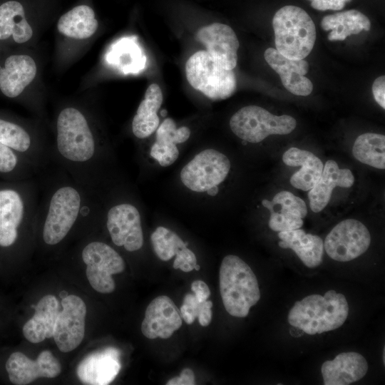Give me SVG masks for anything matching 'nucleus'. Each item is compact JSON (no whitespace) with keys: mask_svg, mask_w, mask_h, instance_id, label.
<instances>
[{"mask_svg":"<svg viewBox=\"0 0 385 385\" xmlns=\"http://www.w3.org/2000/svg\"><path fill=\"white\" fill-rule=\"evenodd\" d=\"M191 289L196 299L202 302L208 299L210 290L207 284L202 280H195L191 284Z\"/></svg>","mask_w":385,"mask_h":385,"instance_id":"obj_41","label":"nucleus"},{"mask_svg":"<svg viewBox=\"0 0 385 385\" xmlns=\"http://www.w3.org/2000/svg\"><path fill=\"white\" fill-rule=\"evenodd\" d=\"M81 259L86 265V277L91 287L103 294L111 293L115 288L112 275L124 271L123 257L104 242H88L81 250Z\"/></svg>","mask_w":385,"mask_h":385,"instance_id":"obj_10","label":"nucleus"},{"mask_svg":"<svg viewBox=\"0 0 385 385\" xmlns=\"http://www.w3.org/2000/svg\"><path fill=\"white\" fill-rule=\"evenodd\" d=\"M150 241L156 255L163 261L172 259L187 243L174 232L158 227L150 235Z\"/></svg>","mask_w":385,"mask_h":385,"instance_id":"obj_33","label":"nucleus"},{"mask_svg":"<svg viewBox=\"0 0 385 385\" xmlns=\"http://www.w3.org/2000/svg\"><path fill=\"white\" fill-rule=\"evenodd\" d=\"M262 204L270 212V228L278 232L301 228L307 214L305 202L289 191L277 193L271 201L264 199Z\"/></svg>","mask_w":385,"mask_h":385,"instance_id":"obj_18","label":"nucleus"},{"mask_svg":"<svg viewBox=\"0 0 385 385\" xmlns=\"http://www.w3.org/2000/svg\"><path fill=\"white\" fill-rule=\"evenodd\" d=\"M49 154L51 163L57 168L80 183L99 191L105 151L90 108L68 103L57 109Z\"/></svg>","mask_w":385,"mask_h":385,"instance_id":"obj_1","label":"nucleus"},{"mask_svg":"<svg viewBox=\"0 0 385 385\" xmlns=\"http://www.w3.org/2000/svg\"><path fill=\"white\" fill-rule=\"evenodd\" d=\"M38 173L24 156L0 143V180H26Z\"/></svg>","mask_w":385,"mask_h":385,"instance_id":"obj_32","label":"nucleus"},{"mask_svg":"<svg viewBox=\"0 0 385 385\" xmlns=\"http://www.w3.org/2000/svg\"><path fill=\"white\" fill-rule=\"evenodd\" d=\"M190 135V130L186 126L177 128L175 122L170 118H165L156 129V139L174 143L185 142Z\"/></svg>","mask_w":385,"mask_h":385,"instance_id":"obj_34","label":"nucleus"},{"mask_svg":"<svg viewBox=\"0 0 385 385\" xmlns=\"http://www.w3.org/2000/svg\"><path fill=\"white\" fill-rule=\"evenodd\" d=\"M220 291L222 303L230 315L246 317L261 294L257 277L240 257L225 256L220 268Z\"/></svg>","mask_w":385,"mask_h":385,"instance_id":"obj_5","label":"nucleus"},{"mask_svg":"<svg viewBox=\"0 0 385 385\" xmlns=\"http://www.w3.org/2000/svg\"><path fill=\"white\" fill-rule=\"evenodd\" d=\"M150 155L161 166L167 167L177 160L179 150L175 143L156 139L150 148Z\"/></svg>","mask_w":385,"mask_h":385,"instance_id":"obj_35","label":"nucleus"},{"mask_svg":"<svg viewBox=\"0 0 385 385\" xmlns=\"http://www.w3.org/2000/svg\"><path fill=\"white\" fill-rule=\"evenodd\" d=\"M202 303L203 302H199L193 294L188 293L185 296L180 312L185 323L191 324L195 322L198 317Z\"/></svg>","mask_w":385,"mask_h":385,"instance_id":"obj_36","label":"nucleus"},{"mask_svg":"<svg viewBox=\"0 0 385 385\" xmlns=\"http://www.w3.org/2000/svg\"><path fill=\"white\" fill-rule=\"evenodd\" d=\"M312 8L319 10H341L351 0H310Z\"/></svg>","mask_w":385,"mask_h":385,"instance_id":"obj_38","label":"nucleus"},{"mask_svg":"<svg viewBox=\"0 0 385 385\" xmlns=\"http://www.w3.org/2000/svg\"><path fill=\"white\" fill-rule=\"evenodd\" d=\"M175 256L173 262L175 269H180L185 272H188L192 271L197 265L195 255L187 247L180 250Z\"/></svg>","mask_w":385,"mask_h":385,"instance_id":"obj_37","label":"nucleus"},{"mask_svg":"<svg viewBox=\"0 0 385 385\" xmlns=\"http://www.w3.org/2000/svg\"><path fill=\"white\" fill-rule=\"evenodd\" d=\"M297 125L288 115H275L257 106H247L237 111L230 120L233 133L240 139L257 143L270 135H287Z\"/></svg>","mask_w":385,"mask_h":385,"instance_id":"obj_9","label":"nucleus"},{"mask_svg":"<svg viewBox=\"0 0 385 385\" xmlns=\"http://www.w3.org/2000/svg\"><path fill=\"white\" fill-rule=\"evenodd\" d=\"M219 191V188L217 186H215V187H213L210 189H209L207 192L208 195H211V196H215L217 192Z\"/></svg>","mask_w":385,"mask_h":385,"instance_id":"obj_43","label":"nucleus"},{"mask_svg":"<svg viewBox=\"0 0 385 385\" xmlns=\"http://www.w3.org/2000/svg\"><path fill=\"white\" fill-rule=\"evenodd\" d=\"M230 168V161L225 154L215 149H206L182 168L180 177L187 188L203 192L222 183Z\"/></svg>","mask_w":385,"mask_h":385,"instance_id":"obj_11","label":"nucleus"},{"mask_svg":"<svg viewBox=\"0 0 385 385\" xmlns=\"http://www.w3.org/2000/svg\"><path fill=\"white\" fill-rule=\"evenodd\" d=\"M321 26L324 31H331L328 35L329 41H344L349 36L358 34L362 30L369 31L371 23L364 14L351 9L325 16Z\"/></svg>","mask_w":385,"mask_h":385,"instance_id":"obj_30","label":"nucleus"},{"mask_svg":"<svg viewBox=\"0 0 385 385\" xmlns=\"http://www.w3.org/2000/svg\"><path fill=\"white\" fill-rule=\"evenodd\" d=\"M37 73L38 66L31 56L10 55L0 67V91L7 98H18L33 83Z\"/></svg>","mask_w":385,"mask_h":385,"instance_id":"obj_19","label":"nucleus"},{"mask_svg":"<svg viewBox=\"0 0 385 385\" xmlns=\"http://www.w3.org/2000/svg\"><path fill=\"white\" fill-rule=\"evenodd\" d=\"M276 50L293 60L306 58L316 40L315 25L309 14L295 6L279 9L272 19Z\"/></svg>","mask_w":385,"mask_h":385,"instance_id":"obj_6","label":"nucleus"},{"mask_svg":"<svg viewBox=\"0 0 385 385\" xmlns=\"http://www.w3.org/2000/svg\"><path fill=\"white\" fill-rule=\"evenodd\" d=\"M163 101L162 91L156 83L150 84L145 91L131 124L133 135L139 139L149 137L159 126L158 111Z\"/></svg>","mask_w":385,"mask_h":385,"instance_id":"obj_29","label":"nucleus"},{"mask_svg":"<svg viewBox=\"0 0 385 385\" xmlns=\"http://www.w3.org/2000/svg\"><path fill=\"white\" fill-rule=\"evenodd\" d=\"M200 266L198 265H196L195 267H194V269L196 270L197 271H198L200 270Z\"/></svg>","mask_w":385,"mask_h":385,"instance_id":"obj_45","label":"nucleus"},{"mask_svg":"<svg viewBox=\"0 0 385 385\" xmlns=\"http://www.w3.org/2000/svg\"><path fill=\"white\" fill-rule=\"evenodd\" d=\"M371 244L367 227L355 219H346L335 225L327 235L324 249L337 262L351 261L363 255Z\"/></svg>","mask_w":385,"mask_h":385,"instance_id":"obj_12","label":"nucleus"},{"mask_svg":"<svg viewBox=\"0 0 385 385\" xmlns=\"http://www.w3.org/2000/svg\"><path fill=\"white\" fill-rule=\"evenodd\" d=\"M3 366L9 381L14 385H26L40 377L54 378L61 371L59 361L48 350L41 351L35 361L21 351H13Z\"/></svg>","mask_w":385,"mask_h":385,"instance_id":"obj_14","label":"nucleus"},{"mask_svg":"<svg viewBox=\"0 0 385 385\" xmlns=\"http://www.w3.org/2000/svg\"><path fill=\"white\" fill-rule=\"evenodd\" d=\"M0 143L42 171L51 163L49 141L36 125L0 115Z\"/></svg>","mask_w":385,"mask_h":385,"instance_id":"obj_7","label":"nucleus"},{"mask_svg":"<svg viewBox=\"0 0 385 385\" xmlns=\"http://www.w3.org/2000/svg\"><path fill=\"white\" fill-rule=\"evenodd\" d=\"M39 187L33 178L0 180V258H7L20 246L23 231L35 223Z\"/></svg>","mask_w":385,"mask_h":385,"instance_id":"obj_3","label":"nucleus"},{"mask_svg":"<svg viewBox=\"0 0 385 385\" xmlns=\"http://www.w3.org/2000/svg\"><path fill=\"white\" fill-rule=\"evenodd\" d=\"M185 74L192 87L212 100L230 97L237 87L233 70L218 64L206 51H198L188 58Z\"/></svg>","mask_w":385,"mask_h":385,"instance_id":"obj_8","label":"nucleus"},{"mask_svg":"<svg viewBox=\"0 0 385 385\" xmlns=\"http://www.w3.org/2000/svg\"><path fill=\"white\" fill-rule=\"evenodd\" d=\"M368 363L359 353L342 352L321 367L324 385H349L361 379L367 373Z\"/></svg>","mask_w":385,"mask_h":385,"instance_id":"obj_22","label":"nucleus"},{"mask_svg":"<svg viewBox=\"0 0 385 385\" xmlns=\"http://www.w3.org/2000/svg\"><path fill=\"white\" fill-rule=\"evenodd\" d=\"M278 237L281 240L279 246L292 250L306 267L315 268L321 265L324 242L318 235L307 234L299 228L279 232Z\"/></svg>","mask_w":385,"mask_h":385,"instance_id":"obj_25","label":"nucleus"},{"mask_svg":"<svg viewBox=\"0 0 385 385\" xmlns=\"http://www.w3.org/2000/svg\"><path fill=\"white\" fill-rule=\"evenodd\" d=\"M264 56L270 67L279 74L284 87L288 91L302 96L312 93V83L304 77L309 70L306 61L289 59L273 48H267Z\"/></svg>","mask_w":385,"mask_h":385,"instance_id":"obj_21","label":"nucleus"},{"mask_svg":"<svg viewBox=\"0 0 385 385\" xmlns=\"http://www.w3.org/2000/svg\"><path fill=\"white\" fill-rule=\"evenodd\" d=\"M46 176L38 200L35 223L41 225L44 245L61 243L80 222H90L101 212L99 191L86 187L57 168Z\"/></svg>","mask_w":385,"mask_h":385,"instance_id":"obj_2","label":"nucleus"},{"mask_svg":"<svg viewBox=\"0 0 385 385\" xmlns=\"http://www.w3.org/2000/svg\"><path fill=\"white\" fill-rule=\"evenodd\" d=\"M372 93L376 103L385 108V76H381L375 79L372 85Z\"/></svg>","mask_w":385,"mask_h":385,"instance_id":"obj_39","label":"nucleus"},{"mask_svg":"<svg viewBox=\"0 0 385 385\" xmlns=\"http://www.w3.org/2000/svg\"><path fill=\"white\" fill-rule=\"evenodd\" d=\"M34 36V29L28 21L24 8L17 1H9L0 6V41L12 40L24 44Z\"/></svg>","mask_w":385,"mask_h":385,"instance_id":"obj_28","label":"nucleus"},{"mask_svg":"<svg viewBox=\"0 0 385 385\" xmlns=\"http://www.w3.org/2000/svg\"><path fill=\"white\" fill-rule=\"evenodd\" d=\"M385 349H384V351H383V362L384 364L385 363V351H384Z\"/></svg>","mask_w":385,"mask_h":385,"instance_id":"obj_44","label":"nucleus"},{"mask_svg":"<svg viewBox=\"0 0 385 385\" xmlns=\"http://www.w3.org/2000/svg\"><path fill=\"white\" fill-rule=\"evenodd\" d=\"M106 227L112 242L128 252L143 245L141 217L137 207L128 202H116L106 208Z\"/></svg>","mask_w":385,"mask_h":385,"instance_id":"obj_13","label":"nucleus"},{"mask_svg":"<svg viewBox=\"0 0 385 385\" xmlns=\"http://www.w3.org/2000/svg\"><path fill=\"white\" fill-rule=\"evenodd\" d=\"M352 153L359 162L378 169L385 168V136L366 133L355 140Z\"/></svg>","mask_w":385,"mask_h":385,"instance_id":"obj_31","label":"nucleus"},{"mask_svg":"<svg viewBox=\"0 0 385 385\" xmlns=\"http://www.w3.org/2000/svg\"><path fill=\"white\" fill-rule=\"evenodd\" d=\"M348 315L345 296L329 290L324 296L311 294L297 301L289 312L287 320L292 327L314 335L339 328Z\"/></svg>","mask_w":385,"mask_h":385,"instance_id":"obj_4","label":"nucleus"},{"mask_svg":"<svg viewBox=\"0 0 385 385\" xmlns=\"http://www.w3.org/2000/svg\"><path fill=\"white\" fill-rule=\"evenodd\" d=\"M56 28L61 36L73 41H85L98 30V21L92 8L78 5L63 14L58 20Z\"/></svg>","mask_w":385,"mask_h":385,"instance_id":"obj_27","label":"nucleus"},{"mask_svg":"<svg viewBox=\"0 0 385 385\" xmlns=\"http://www.w3.org/2000/svg\"><path fill=\"white\" fill-rule=\"evenodd\" d=\"M283 163L292 167L302 168L290 178V183L303 191L310 190L319 180L324 168L322 160L312 153L290 148L282 155Z\"/></svg>","mask_w":385,"mask_h":385,"instance_id":"obj_24","label":"nucleus"},{"mask_svg":"<svg viewBox=\"0 0 385 385\" xmlns=\"http://www.w3.org/2000/svg\"><path fill=\"white\" fill-rule=\"evenodd\" d=\"M354 177L349 169L339 168L333 160L326 162L322 173L315 184L309 190V207L314 212H319L328 205L333 190L336 187L348 188L353 185Z\"/></svg>","mask_w":385,"mask_h":385,"instance_id":"obj_23","label":"nucleus"},{"mask_svg":"<svg viewBox=\"0 0 385 385\" xmlns=\"http://www.w3.org/2000/svg\"><path fill=\"white\" fill-rule=\"evenodd\" d=\"M167 385H194L195 375L192 369L185 368L182 370L179 376L170 379Z\"/></svg>","mask_w":385,"mask_h":385,"instance_id":"obj_40","label":"nucleus"},{"mask_svg":"<svg viewBox=\"0 0 385 385\" xmlns=\"http://www.w3.org/2000/svg\"><path fill=\"white\" fill-rule=\"evenodd\" d=\"M180 312L168 296L155 298L147 307L141 332L148 339H168L182 325Z\"/></svg>","mask_w":385,"mask_h":385,"instance_id":"obj_17","label":"nucleus"},{"mask_svg":"<svg viewBox=\"0 0 385 385\" xmlns=\"http://www.w3.org/2000/svg\"><path fill=\"white\" fill-rule=\"evenodd\" d=\"M120 368L119 351L108 347L88 354L79 363L76 374L84 384L107 385L115 379Z\"/></svg>","mask_w":385,"mask_h":385,"instance_id":"obj_20","label":"nucleus"},{"mask_svg":"<svg viewBox=\"0 0 385 385\" xmlns=\"http://www.w3.org/2000/svg\"><path fill=\"white\" fill-rule=\"evenodd\" d=\"M197 38L206 47L212 59L226 69L233 70L237 65L239 41L231 27L213 23L200 29Z\"/></svg>","mask_w":385,"mask_h":385,"instance_id":"obj_16","label":"nucleus"},{"mask_svg":"<svg viewBox=\"0 0 385 385\" xmlns=\"http://www.w3.org/2000/svg\"><path fill=\"white\" fill-rule=\"evenodd\" d=\"M58 302L53 295H46L38 302L34 316L22 329L23 335L31 343H39L53 336L54 327L59 312Z\"/></svg>","mask_w":385,"mask_h":385,"instance_id":"obj_26","label":"nucleus"},{"mask_svg":"<svg viewBox=\"0 0 385 385\" xmlns=\"http://www.w3.org/2000/svg\"><path fill=\"white\" fill-rule=\"evenodd\" d=\"M62 310L56 318L53 339L62 352L76 349L85 334L86 305L76 295H68L61 300Z\"/></svg>","mask_w":385,"mask_h":385,"instance_id":"obj_15","label":"nucleus"},{"mask_svg":"<svg viewBox=\"0 0 385 385\" xmlns=\"http://www.w3.org/2000/svg\"><path fill=\"white\" fill-rule=\"evenodd\" d=\"M212 302L211 301L205 300L202 303V308L198 314L197 319L200 324L202 327L208 326L212 320Z\"/></svg>","mask_w":385,"mask_h":385,"instance_id":"obj_42","label":"nucleus"}]
</instances>
